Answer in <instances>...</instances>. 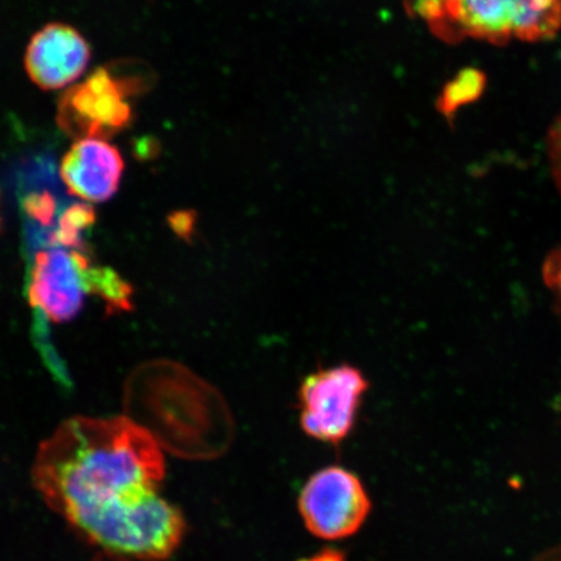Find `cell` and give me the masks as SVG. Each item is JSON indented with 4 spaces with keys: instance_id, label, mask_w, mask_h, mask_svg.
<instances>
[{
    "instance_id": "cell-1",
    "label": "cell",
    "mask_w": 561,
    "mask_h": 561,
    "mask_svg": "<svg viewBox=\"0 0 561 561\" xmlns=\"http://www.w3.org/2000/svg\"><path fill=\"white\" fill-rule=\"evenodd\" d=\"M160 448L128 416L68 419L42 442L33 485L79 536L159 493L165 476Z\"/></svg>"
},
{
    "instance_id": "cell-2",
    "label": "cell",
    "mask_w": 561,
    "mask_h": 561,
    "mask_svg": "<svg viewBox=\"0 0 561 561\" xmlns=\"http://www.w3.org/2000/svg\"><path fill=\"white\" fill-rule=\"evenodd\" d=\"M129 419L159 446L186 459H209L233 438L228 405L213 386L170 362L147 363L126 383Z\"/></svg>"
},
{
    "instance_id": "cell-3",
    "label": "cell",
    "mask_w": 561,
    "mask_h": 561,
    "mask_svg": "<svg viewBox=\"0 0 561 561\" xmlns=\"http://www.w3.org/2000/svg\"><path fill=\"white\" fill-rule=\"evenodd\" d=\"M405 9L448 44L541 42L561 30L560 0H405Z\"/></svg>"
},
{
    "instance_id": "cell-4",
    "label": "cell",
    "mask_w": 561,
    "mask_h": 561,
    "mask_svg": "<svg viewBox=\"0 0 561 561\" xmlns=\"http://www.w3.org/2000/svg\"><path fill=\"white\" fill-rule=\"evenodd\" d=\"M185 533L181 511L157 493L91 526L79 537L112 559L161 561L173 556Z\"/></svg>"
},
{
    "instance_id": "cell-5",
    "label": "cell",
    "mask_w": 561,
    "mask_h": 561,
    "mask_svg": "<svg viewBox=\"0 0 561 561\" xmlns=\"http://www.w3.org/2000/svg\"><path fill=\"white\" fill-rule=\"evenodd\" d=\"M144 75L102 67L80 83H73L58 104L56 121L67 136L76 140H107L133 122L131 98L142 94Z\"/></svg>"
},
{
    "instance_id": "cell-6",
    "label": "cell",
    "mask_w": 561,
    "mask_h": 561,
    "mask_svg": "<svg viewBox=\"0 0 561 561\" xmlns=\"http://www.w3.org/2000/svg\"><path fill=\"white\" fill-rule=\"evenodd\" d=\"M369 382L359 368L339 364L306 376L298 391L301 431L339 446L353 433Z\"/></svg>"
},
{
    "instance_id": "cell-7",
    "label": "cell",
    "mask_w": 561,
    "mask_h": 561,
    "mask_svg": "<svg viewBox=\"0 0 561 561\" xmlns=\"http://www.w3.org/2000/svg\"><path fill=\"white\" fill-rule=\"evenodd\" d=\"M298 510L308 531L324 541L353 537L371 511L370 496L359 476L331 466L308 479L298 496Z\"/></svg>"
},
{
    "instance_id": "cell-8",
    "label": "cell",
    "mask_w": 561,
    "mask_h": 561,
    "mask_svg": "<svg viewBox=\"0 0 561 561\" xmlns=\"http://www.w3.org/2000/svg\"><path fill=\"white\" fill-rule=\"evenodd\" d=\"M88 251L47 248L35 252L27 296L35 310L54 322L73 320L83 307V266Z\"/></svg>"
},
{
    "instance_id": "cell-9",
    "label": "cell",
    "mask_w": 561,
    "mask_h": 561,
    "mask_svg": "<svg viewBox=\"0 0 561 561\" xmlns=\"http://www.w3.org/2000/svg\"><path fill=\"white\" fill-rule=\"evenodd\" d=\"M90 60L89 42L76 27L51 23L33 35L24 67L34 85L59 90L72 87L85 73Z\"/></svg>"
},
{
    "instance_id": "cell-10",
    "label": "cell",
    "mask_w": 561,
    "mask_h": 561,
    "mask_svg": "<svg viewBox=\"0 0 561 561\" xmlns=\"http://www.w3.org/2000/svg\"><path fill=\"white\" fill-rule=\"evenodd\" d=\"M124 159L105 139L76 140L61 160L60 178L69 194L102 203L114 196L124 173Z\"/></svg>"
},
{
    "instance_id": "cell-11",
    "label": "cell",
    "mask_w": 561,
    "mask_h": 561,
    "mask_svg": "<svg viewBox=\"0 0 561 561\" xmlns=\"http://www.w3.org/2000/svg\"><path fill=\"white\" fill-rule=\"evenodd\" d=\"M87 291L103 299L108 312L131 311L133 287L114 270L94 265L90 261L83 266Z\"/></svg>"
},
{
    "instance_id": "cell-12",
    "label": "cell",
    "mask_w": 561,
    "mask_h": 561,
    "mask_svg": "<svg viewBox=\"0 0 561 561\" xmlns=\"http://www.w3.org/2000/svg\"><path fill=\"white\" fill-rule=\"evenodd\" d=\"M95 209L87 203L65 207L55 231V244L68 250L88 251L83 234L94 227Z\"/></svg>"
},
{
    "instance_id": "cell-13",
    "label": "cell",
    "mask_w": 561,
    "mask_h": 561,
    "mask_svg": "<svg viewBox=\"0 0 561 561\" xmlns=\"http://www.w3.org/2000/svg\"><path fill=\"white\" fill-rule=\"evenodd\" d=\"M483 87L481 75L477 72L462 73L456 77L450 85L446 87L439 101V108L444 114L453 115L462 103L472 101Z\"/></svg>"
},
{
    "instance_id": "cell-14",
    "label": "cell",
    "mask_w": 561,
    "mask_h": 561,
    "mask_svg": "<svg viewBox=\"0 0 561 561\" xmlns=\"http://www.w3.org/2000/svg\"><path fill=\"white\" fill-rule=\"evenodd\" d=\"M549 157L551 172L561 193V115L551 126L549 135Z\"/></svg>"
},
{
    "instance_id": "cell-15",
    "label": "cell",
    "mask_w": 561,
    "mask_h": 561,
    "mask_svg": "<svg viewBox=\"0 0 561 561\" xmlns=\"http://www.w3.org/2000/svg\"><path fill=\"white\" fill-rule=\"evenodd\" d=\"M543 277L547 286L556 296L561 311V249L553 251L543 266Z\"/></svg>"
},
{
    "instance_id": "cell-16",
    "label": "cell",
    "mask_w": 561,
    "mask_h": 561,
    "mask_svg": "<svg viewBox=\"0 0 561 561\" xmlns=\"http://www.w3.org/2000/svg\"><path fill=\"white\" fill-rule=\"evenodd\" d=\"M298 561H347L345 552L327 547L310 558H304Z\"/></svg>"
},
{
    "instance_id": "cell-17",
    "label": "cell",
    "mask_w": 561,
    "mask_h": 561,
    "mask_svg": "<svg viewBox=\"0 0 561 561\" xmlns=\"http://www.w3.org/2000/svg\"><path fill=\"white\" fill-rule=\"evenodd\" d=\"M173 221V228L178 230V233L182 237H191L194 229V219L188 213H182L175 215Z\"/></svg>"
}]
</instances>
